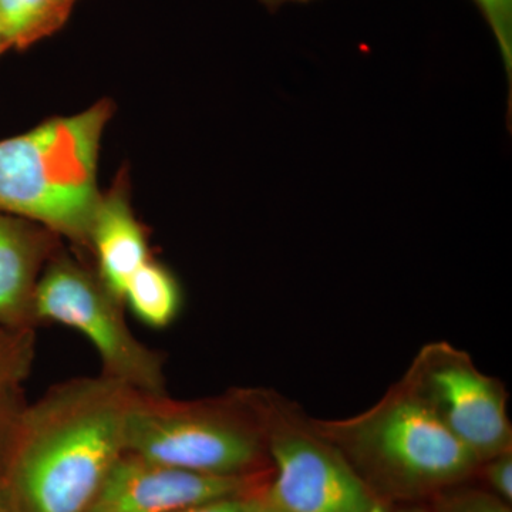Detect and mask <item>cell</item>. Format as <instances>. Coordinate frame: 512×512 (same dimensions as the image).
I'll return each instance as SVG.
<instances>
[{
  "instance_id": "1",
  "label": "cell",
  "mask_w": 512,
  "mask_h": 512,
  "mask_svg": "<svg viewBox=\"0 0 512 512\" xmlns=\"http://www.w3.org/2000/svg\"><path fill=\"white\" fill-rule=\"evenodd\" d=\"M137 394L100 375L67 380L26 403L0 480L9 512H89L127 453Z\"/></svg>"
},
{
  "instance_id": "2",
  "label": "cell",
  "mask_w": 512,
  "mask_h": 512,
  "mask_svg": "<svg viewBox=\"0 0 512 512\" xmlns=\"http://www.w3.org/2000/svg\"><path fill=\"white\" fill-rule=\"evenodd\" d=\"M312 424L390 505L427 501L480 466L403 379L366 412Z\"/></svg>"
},
{
  "instance_id": "3",
  "label": "cell",
  "mask_w": 512,
  "mask_h": 512,
  "mask_svg": "<svg viewBox=\"0 0 512 512\" xmlns=\"http://www.w3.org/2000/svg\"><path fill=\"white\" fill-rule=\"evenodd\" d=\"M113 114V101L104 99L0 141V211L89 251L101 141Z\"/></svg>"
},
{
  "instance_id": "4",
  "label": "cell",
  "mask_w": 512,
  "mask_h": 512,
  "mask_svg": "<svg viewBox=\"0 0 512 512\" xmlns=\"http://www.w3.org/2000/svg\"><path fill=\"white\" fill-rule=\"evenodd\" d=\"M127 453L205 476L272 471L255 389L198 400L137 394L128 414Z\"/></svg>"
},
{
  "instance_id": "5",
  "label": "cell",
  "mask_w": 512,
  "mask_h": 512,
  "mask_svg": "<svg viewBox=\"0 0 512 512\" xmlns=\"http://www.w3.org/2000/svg\"><path fill=\"white\" fill-rule=\"evenodd\" d=\"M272 473L264 497L286 512H390L311 417L272 390L255 389Z\"/></svg>"
},
{
  "instance_id": "6",
  "label": "cell",
  "mask_w": 512,
  "mask_h": 512,
  "mask_svg": "<svg viewBox=\"0 0 512 512\" xmlns=\"http://www.w3.org/2000/svg\"><path fill=\"white\" fill-rule=\"evenodd\" d=\"M124 303L106 288L96 271L57 252L40 276L35 318L59 323L89 340L103 366L101 375L143 396H163L164 357L128 329Z\"/></svg>"
},
{
  "instance_id": "7",
  "label": "cell",
  "mask_w": 512,
  "mask_h": 512,
  "mask_svg": "<svg viewBox=\"0 0 512 512\" xmlns=\"http://www.w3.org/2000/svg\"><path fill=\"white\" fill-rule=\"evenodd\" d=\"M402 379L478 463L512 450L507 390L464 350L427 343Z\"/></svg>"
},
{
  "instance_id": "8",
  "label": "cell",
  "mask_w": 512,
  "mask_h": 512,
  "mask_svg": "<svg viewBox=\"0 0 512 512\" xmlns=\"http://www.w3.org/2000/svg\"><path fill=\"white\" fill-rule=\"evenodd\" d=\"M271 473L205 476L126 453L111 468L89 512H175L222 498L247 497L262 490Z\"/></svg>"
},
{
  "instance_id": "9",
  "label": "cell",
  "mask_w": 512,
  "mask_h": 512,
  "mask_svg": "<svg viewBox=\"0 0 512 512\" xmlns=\"http://www.w3.org/2000/svg\"><path fill=\"white\" fill-rule=\"evenodd\" d=\"M59 237L35 222L0 211V328L36 329L35 293Z\"/></svg>"
},
{
  "instance_id": "10",
  "label": "cell",
  "mask_w": 512,
  "mask_h": 512,
  "mask_svg": "<svg viewBox=\"0 0 512 512\" xmlns=\"http://www.w3.org/2000/svg\"><path fill=\"white\" fill-rule=\"evenodd\" d=\"M89 251L101 282L123 302L127 282L151 258L146 228L131 205L126 170L120 171L109 190L101 192L90 227Z\"/></svg>"
},
{
  "instance_id": "11",
  "label": "cell",
  "mask_w": 512,
  "mask_h": 512,
  "mask_svg": "<svg viewBox=\"0 0 512 512\" xmlns=\"http://www.w3.org/2000/svg\"><path fill=\"white\" fill-rule=\"evenodd\" d=\"M121 299L137 319L154 329L170 326L183 309L177 276L153 256L131 276Z\"/></svg>"
},
{
  "instance_id": "12",
  "label": "cell",
  "mask_w": 512,
  "mask_h": 512,
  "mask_svg": "<svg viewBox=\"0 0 512 512\" xmlns=\"http://www.w3.org/2000/svg\"><path fill=\"white\" fill-rule=\"evenodd\" d=\"M79 0H0V32L6 47L28 49L66 25Z\"/></svg>"
},
{
  "instance_id": "13",
  "label": "cell",
  "mask_w": 512,
  "mask_h": 512,
  "mask_svg": "<svg viewBox=\"0 0 512 512\" xmlns=\"http://www.w3.org/2000/svg\"><path fill=\"white\" fill-rule=\"evenodd\" d=\"M35 353V330L0 328V392L22 390Z\"/></svg>"
},
{
  "instance_id": "14",
  "label": "cell",
  "mask_w": 512,
  "mask_h": 512,
  "mask_svg": "<svg viewBox=\"0 0 512 512\" xmlns=\"http://www.w3.org/2000/svg\"><path fill=\"white\" fill-rule=\"evenodd\" d=\"M427 501L430 512H512L511 504L467 483L444 488Z\"/></svg>"
},
{
  "instance_id": "15",
  "label": "cell",
  "mask_w": 512,
  "mask_h": 512,
  "mask_svg": "<svg viewBox=\"0 0 512 512\" xmlns=\"http://www.w3.org/2000/svg\"><path fill=\"white\" fill-rule=\"evenodd\" d=\"M487 20L500 50L508 83L512 82V0H474Z\"/></svg>"
},
{
  "instance_id": "16",
  "label": "cell",
  "mask_w": 512,
  "mask_h": 512,
  "mask_svg": "<svg viewBox=\"0 0 512 512\" xmlns=\"http://www.w3.org/2000/svg\"><path fill=\"white\" fill-rule=\"evenodd\" d=\"M26 402L20 390L0 392V480L5 473L6 463L15 440L16 430Z\"/></svg>"
},
{
  "instance_id": "17",
  "label": "cell",
  "mask_w": 512,
  "mask_h": 512,
  "mask_svg": "<svg viewBox=\"0 0 512 512\" xmlns=\"http://www.w3.org/2000/svg\"><path fill=\"white\" fill-rule=\"evenodd\" d=\"M483 478L485 490L505 503L512 501V450L488 458L478 466L476 477Z\"/></svg>"
},
{
  "instance_id": "18",
  "label": "cell",
  "mask_w": 512,
  "mask_h": 512,
  "mask_svg": "<svg viewBox=\"0 0 512 512\" xmlns=\"http://www.w3.org/2000/svg\"><path fill=\"white\" fill-rule=\"evenodd\" d=\"M244 498H222V500L192 505V507L183 508V510L175 512H242V501H244Z\"/></svg>"
},
{
  "instance_id": "19",
  "label": "cell",
  "mask_w": 512,
  "mask_h": 512,
  "mask_svg": "<svg viewBox=\"0 0 512 512\" xmlns=\"http://www.w3.org/2000/svg\"><path fill=\"white\" fill-rule=\"evenodd\" d=\"M264 488L244 498V501H242V512H286L276 507L271 501L266 500L264 494H262Z\"/></svg>"
},
{
  "instance_id": "20",
  "label": "cell",
  "mask_w": 512,
  "mask_h": 512,
  "mask_svg": "<svg viewBox=\"0 0 512 512\" xmlns=\"http://www.w3.org/2000/svg\"><path fill=\"white\" fill-rule=\"evenodd\" d=\"M266 8L275 10L282 8V6L289 5V3H306L312 2V0H261Z\"/></svg>"
},
{
  "instance_id": "21",
  "label": "cell",
  "mask_w": 512,
  "mask_h": 512,
  "mask_svg": "<svg viewBox=\"0 0 512 512\" xmlns=\"http://www.w3.org/2000/svg\"><path fill=\"white\" fill-rule=\"evenodd\" d=\"M390 512H430L429 508L420 507V505L416 504H406L403 507L397 508V510H392Z\"/></svg>"
},
{
  "instance_id": "22",
  "label": "cell",
  "mask_w": 512,
  "mask_h": 512,
  "mask_svg": "<svg viewBox=\"0 0 512 512\" xmlns=\"http://www.w3.org/2000/svg\"><path fill=\"white\" fill-rule=\"evenodd\" d=\"M0 512H9L8 505H6L2 493H0Z\"/></svg>"
},
{
  "instance_id": "23",
  "label": "cell",
  "mask_w": 512,
  "mask_h": 512,
  "mask_svg": "<svg viewBox=\"0 0 512 512\" xmlns=\"http://www.w3.org/2000/svg\"><path fill=\"white\" fill-rule=\"evenodd\" d=\"M6 49L5 42H3L2 32H0V53L3 52V50Z\"/></svg>"
}]
</instances>
